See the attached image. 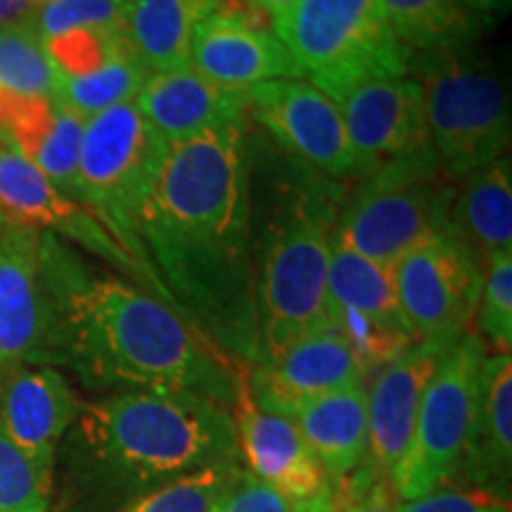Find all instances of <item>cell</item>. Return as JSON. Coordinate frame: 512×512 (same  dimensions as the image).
<instances>
[{"label": "cell", "mask_w": 512, "mask_h": 512, "mask_svg": "<svg viewBox=\"0 0 512 512\" xmlns=\"http://www.w3.org/2000/svg\"><path fill=\"white\" fill-rule=\"evenodd\" d=\"M245 121L166 145L140 214L171 309L235 366L261 363Z\"/></svg>", "instance_id": "cell-1"}, {"label": "cell", "mask_w": 512, "mask_h": 512, "mask_svg": "<svg viewBox=\"0 0 512 512\" xmlns=\"http://www.w3.org/2000/svg\"><path fill=\"white\" fill-rule=\"evenodd\" d=\"M53 320L36 366L93 392H192L233 411L240 368L136 283L95 273L60 238L50 252Z\"/></svg>", "instance_id": "cell-2"}, {"label": "cell", "mask_w": 512, "mask_h": 512, "mask_svg": "<svg viewBox=\"0 0 512 512\" xmlns=\"http://www.w3.org/2000/svg\"><path fill=\"white\" fill-rule=\"evenodd\" d=\"M233 411L192 392H117L83 403L64 434V512H117L204 467L238 460Z\"/></svg>", "instance_id": "cell-3"}, {"label": "cell", "mask_w": 512, "mask_h": 512, "mask_svg": "<svg viewBox=\"0 0 512 512\" xmlns=\"http://www.w3.org/2000/svg\"><path fill=\"white\" fill-rule=\"evenodd\" d=\"M280 183L254 242L261 363L332 325L328 268L342 190L304 164Z\"/></svg>", "instance_id": "cell-4"}, {"label": "cell", "mask_w": 512, "mask_h": 512, "mask_svg": "<svg viewBox=\"0 0 512 512\" xmlns=\"http://www.w3.org/2000/svg\"><path fill=\"white\" fill-rule=\"evenodd\" d=\"M427 133L448 178L496 162L510 143V93L503 72L475 46L411 53Z\"/></svg>", "instance_id": "cell-5"}, {"label": "cell", "mask_w": 512, "mask_h": 512, "mask_svg": "<svg viewBox=\"0 0 512 512\" xmlns=\"http://www.w3.org/2000/svg\"><path fill=\"white\" fill-rule=\"evenodd\" d=\"M451 181L432 147L382 162L339 209L337 242L392 268L420 242L451 233Z\"/></svg>", "instance_id": "cell-6"}, {"label": "cell", "mask_w": 512, "mask_h": 512, "mask_svg": "<svg viewBox=\"0 0 512 512\" xmlns=\"http://www.w3.org/2000/svg\"><path fill=\"white\" fill-rule=\"evenodd\" d=\"M273 31L304 79L332 100L363 81L408 74L411 53L396 41L377 0H297Z\"/></svg>", "instance_id": "cell-7"}, {"label": "cell", "mask_w": 512, "mask_h": 512, "mask_svg": "<svg viewBox=\"0 0 512 512\" xmlns=\"http://www.w3.org/2000/svg\"><path fill=\"white\" fill-rule=\"evenodd\" d=\"M166 145L136 105L126 102L83 121L79 147V204L159 287L140 242V214Z\"/></svg>", "instance_id": "cell-8"}, {"label": "cell", "mask_w": 512, "mask_h": 512, "mask_svg": "<svg viewBox=\"0 0 512 512\" xmlns=\"http://www.w3.org/2000/svg\"><path fill=\"white\" fill-rule=\"evenodd\" d=\"M484 356L482 339L467 332L439 358L422 394L411 444L389 475L399 501H413L451 482L475 415Z\"/></svg>", "instance_id": "cell-9"}, {"label": "cell", "mask_w": 512, "mask_h": 512, "mask_svg": "<svg viewBox=\"0 0 512 512\" xmlns=\"http://www.w3.org/2000/svg\"><path fill=\"white\" fill-rule=\"evenodd\" d=\"M396 294L418 342L451 349L475 316L484 266L456 235L420 242L392 266Z\"/></svg>", "instance_id": "cell-10"}, {"label": "cell", "mask_w": 512, "mask_h": 512, "mask_svg": "<svg viewBox=\"0 0 512 512\" xmlns=\"http://www.w3.org/2000/svg\"><path fill=\"white\" fill-rule=\"evenodd\" d=\"M245 117L264 128L287 157L330 181H358L368 174L337 102L306 79H278L249 88Z\"/></svg>", "instance_id": "cell-11"}, {"label": "cell", "mask_w": 512, "mask_h": 512, "mask_svg": "<svg viewBox=\"0 0 512 512\" xmlns=\"http://www.w3.org/2000/svg\"><path fill=\"white\" fill-rule=\"evenodd\" d=\"M0 219H5V226L43 230L55 238L76 242L169 304L162 287L114 242L91 211L57 190L3 138H0Z\"/></svg>", "instance_id": "cell-12"}, {"label": "cell", "mask_w": 512, "mask_h": 512, "mask_svg": "<svg viewBox=\"0 0 512 512\" xmlns=\"http://www.w3.org/2000/svg\"><path fill=\"white\" fill-rule=\"evenodd\" d=\"M55 235L0 230V389L12 373L36 366L53 320L50 252Z\"/></svg>", "instance_id": "cell-13"}, {"label": "cell", "mask_w": 512, "mask_h": 512, "mask_svg": "<svg viewBox=\"0 0 512 512\" xmlns=\"http://www.w3.org/2000/svg\"><path fill=\"white\" fill-rule=\"evenodd\" d=\"M233 420L240 460L249 475L294 503H311L330 494V477L297 425L285 415L268 413L254 403L247 389L245 366L240 368Z\"/></svg>", "instance_id": "cell-14"}, {"label": "cell", "mask_w": 512, "mask_h": 512, "mask_svg": "<svg viewBox=\"0 0 512 512\" xmlns=\"http://www.w3.org/2000/svg\"><path fill=\"white\" fill-rule=\"evenodd\" d=\"M335 102L351 145L368 171L432 147L420 88L411 76L363 81Z\"/></svg>", "instance_id": "cell-15"}, {"label": "cell", "mask_w": 512, "mask_h": 512, "mask_svg": "<svg viewBox=\"0 0 512 512\" xmlns=\"http://www.w3.org/2000/svg\"><path fill=\"white\" fill-rule=\"evenodd\" d=\"M245 375L256 406L285 418L306 401L366 382L347 339L332 325L299 339L271 361L245 366Z\"/></svg>", "instance_id": "cell-16"}, {"label": "cell", "mask_w": 512, "mask_h": 512, "mask_svg": "<svg viewBox=\"0 0 512 512\" xmlns=\"http://www.w3.org/2000/svg\"><path fill=\"white\" fill-rule=\"evenodd\" d=\"M81 411L83 401L53 366L19 368L0 389V427L53 482L57 451Z\"/></svg>", "instance_id": "cell-17"}, {"label": "cell", "mask_w": 512, "mask_h": 512, "mask_svg": "<svg viewBox=\"0 0 512 512\" xmlns=\"http://www.w3.org/2000/svg\"><path fill=\"white\" fill-rule=\"evenodd\" d=\"M446 351L434 344L415 342L370 377V387H366L368 446L363 460L370 472L384 479L394 472L411 444L422 394Z\"/></svg>", "instance_id": "cell-18"}, {"label": "cell", "mask_w": 512, "mask_h": 512, "mask_svg": "<svg viewBox=\"0 0 512 512\" xmlns=\"http://www.w3.org/2000/svg\"><path fill=\"white\" fill-rule=\"evenodd\" d=\"M512 482V358L484 356L475 415L451 482L510 501Z\"/></svg>", "instance_id": "cell-19"}, {"label": "cell", "mask_w": 512, "mask_h": 512, "mask_svg": "<svg viewBox=\"0 0 512 512\" xmlns=\"http://www.w3.org/2000/svg\"><path fill=\"white\" fill-rule=\"evenodd\" d=\"M81 133L83 119L55 95L0 93V138L74 202H79Z\"/></svg>", "instance_id": "cell-20"}, {"label": "cell", "mask_w": 512, "mask_h": 512, "mask_svg": "<svg viewBox=\"0 0 512 512\" xmlns=\"http://www.w3.org/2000/svg\"><path fill=\"white\" fill-rule=\"evenodd\" d=\"M133 105L166 143L247 119L245 91L209 81L192 62L147 76Z\"/></svg>", "instance_id": "cell-21"}, {"label": "cell", "mask_w": 512, "mask_h": 512, "mask_svg": "<svg viewBox=\"0 0 512 512\" xmlns=\"http://www.w3.org/2000/svg\"><path fill=\"white\" fill-rule=\"evenodd\" d=\"M190 62L209 81L230 91H249L278 79H304L302 69L273 31L209 15L197 27Z\"/></svg>", "instance_id": "cell-22"}, {"label": "cell", "mask_w": 512, "mask_h": 512, "mask_svg": "<svg viewBox=\"0 0 512 512\" xmlns=\"http://www.w3.org/2000/svg\"><path fill=\"white\" fill-rule=\"evenodd\" d=\"M332 486L349 479L366 460V382L302 403L290 415Z\"/></svg>", "instance_id": "cell-23"}, {"label": "cell", "mask_w": 512, "mask_h": 512, "mask_svg": "<svg viewBox=\"0 0 512 512\" xmlns=\"http://www.w3.org/2000/svg\"><path fill=\"white\" fill-rule=\"evenodd\" d=\"M453 188L448 226L479 264L512 252V169L510 159L479 166Z\"/></svg>", "instance_id": "cell-24"}, {"label": "cell", "mask_w": 512, "mask_h": 512, "mask_svg": "<svg viewBox=\"0 0 512 512\" xmlns=\"http://www.w3.org/2000/svg\"><path fill=\"white\" fill-rule=\"evenodd\" d=\"M214 0H126L124 38L150 74L190 62L192 36Z\"/></svg>", "instance_id": "cell-25"}, {"label": "cell", "mask_w": 512, "mask_h": 512, "mask_svg": "<svg viewBox=\"0 0 512 512\" xmlns=\"http://www.w3.org/2000/svg\"><path fill=\"white\" fill-rule=\"evenodd\" d=\"M328 299L332 304L347 306L358 316L370 318L384 325V328L399 332V335L415 339L411 323L403 316L399 304L392 268L375 264L366 256L356 254L354 249L337 242V238L330 254Z\"/></svg>", "instance_id": "cell-26"}, {"label": "cell", "mask_w": 512, "mask_h": 512, "mask_svg": "<svg viewBox=\"0 0 512 512\" xmlns=\"http://www.w3.org/2000/svg\"><path fill=\"white\" fill-rule=\"evenodd\" d=\"M389 29L408 53L475 46L489 22L460 0H377Z\"/></svg>", "instance_id": "cell-27"}, {"label": "cell", "mask_w": 512, "mask_h": 512, "mask_svg": "<svg viewBox=\"0 0 512 512\" xmlns=\"http://www.w3.org/2000/svg\"><path fill=\"white\" fill-rule=\"evenodd\" d=\"M147 76L150 72L143 67V62L133 55V50H128V53L119 55L117 60L88 76H79V79H60L57 76L53 95L67 110H72L76 117L86 121L95 114L136 100Z\"/></svg>", "instance_id": "cell-28"}, {"label": "cell", "mask_w": 512, "mask_h": 512, "mask_svg": "<svg viewBox=\"0 0 512 512\" xmlns=\"http://www.w3.org/2000/svg\"><path fill=\"white\" fill-rule=\"evenodd\" d=\"M242 472L245 465L240 458L204 467L124 505L117 512H216L223 498L240 482Z\"/></svg>", "instance_id": "cell-29"}, {"label": "cell", "mask_w": 512, "mask_h": 512, "mask_svg": "<svg viewBox=\"0 0 512 512\" xmlns=\"http://www.w3.org/2000/svg\"><path fill=\"white\" fill-rule=\"evenodd\" d=\"M57 72L29 24L0 27V93L53 95Z\"/></svg>", "instance_id": "cell-30"}, {"label": "cell", "mask_w": 512, "mask_h": 512, "mask_svg": "<svg viewBox=\"0 0 512 512\" xmlns=\"http://www.w3.org/2000/svg\"><path fill=\"white\" fill-rule=\"evenodd\" d=\"M60 79H79L128 53L124 29H74L43 41Z\"/></svg>", "instance_id": "cell-31"}, {"label": "cell", "mask_w": 512, "mask_h": 512, "mask_svg": "<svg viewBox=\"0 0 512 512\" xmlns=\"http://www.w3.org/2000/svg\"><path fill=\"white\" fill-rule=\"evenodd\" d=\"M472 320L477 323V337L496 354H510L512 349V252L491 256L484 264L482 290Z\"/></svg>", "instance_id": "cell-32"}, {"label": "cell", "mask_w": 512, "mask_h": 512, "mask_svg": "<svg viewBox=\"0 0 512 512\" xmlns=\"http://www.w3.org/2000/svg\"><path fill=\"white\" fill-rule=\"evenodd\" d=\"M55 482L0 427V512H50Z\"/></svg>", "instance_id": "cell-33"}, {"label": "cell", "mask_w": 512, "mask_h": 512, "mask_svg": "<svg viewBox=\"0 0 512 512\" xmlns=\"http://www.w3.org/2000/svg\"><path fill=\"white\" fill-rule=\"evenodd\" d=\"M126 0H46L36 10L31 27L41 41L74 29H121Z\"/></svg>", "instance_id": "cell-34"}, {"label": "cell", "mask_w": 512, "mask_h": 512, "mask_svg": "<svg viewBox=\"0 0 512 512\" xmlns=\"http://www.w3.org/2000/svg\"><path fill=\"white\" fill-rule=\"evenodd\" d=\"M399 512H512V508L505 498L456 484H441L413 501H399Z\"/></svg>", "instance_id": "cell-35"}, {"label": "cell", "mask_w": 512, "mask_h": 512, "mask_svg": "<svg viewBox=\"0 0 512 512\" xmlns=\"http://www.w3.org/2000/svg\"><path fill=\"white\" fill-rule=\"evenodd\" d=\"M342 505V512H399V498L394 496L389 479L370 472L366 465L344 482L332 486Z\"/></svg>", "instance_id": "cell-36"}, {"label": "cell", "mask_w": 512, "mask_h": 512, "mask_svg": "<svg viewBox=\"0 0 512 512\" xmlns=\"http://www.w3.org/2000/svg\"><path fill=\"white\" fill-rule=\"evenodd\" d=\"M306 508L309 503L290 501L245 470L240 482L223 498L216 512H306Z\"/></svg>", "instance_id": "cell-37"}, {"label": "cell", "mask_w": 512, "mask_h": 512, "mask_svg": "<svg viewBox=\"0 0 512 512\" xmlns=\"http://www.w3.org/2000/svg\"><path fill=\"white\" fill-rule=\"evenodd\" d=\"M211 15L245 24L249 29L273 31V19L266 15V10L256 0H214Z\"/></svg>", "instance_id": "cell-38"}, {"label": "cell", "mask_w": 512, "mask_h": 512, "mask_svg": "<svg viewBox=\"0 0 512 512\" xmlns=\"http://www.w3.org/2000/svg\"><path fill=\"white\" fill-rule=\"evenodd\" d=\"M46 0H0V27L29 24Z\"/></svg>", "instance_id": "cell-39"}, {"label": "cell", "mask_w": 512, "mask_h": 512, "mask_svg": "<svg viewBox=\"0 0 512 512\" xmlns=\"http://www.w3.org/2000/svg\"><path fill=\"white\" fill-rule=\"evenodd\" d=\"M460 3H463L472 15L486 19L489 24H494V19L510 10V0H460Z\"/></svg>", "instance_id": "cell-40"}, {"label": "cell", "mask_w": 512, "mask_h": 512, "mask_svg": "<svg viewBox=\"0 0 512 512\" xmlns=\"http://www.w3.org/2000/svg\"><path fill=\"white\" fill-rule=\"evenodd\" d=\"M256 3H259L261 8L266 10V15L271 17V19H273V24H275V22H278L280 17L285 15L287 10L292 8L294 3H297V0H256Z\"/></svg>", "instance_id": "cell-41"}, {"label": "cell", "mask_w": 512, "mask_h": 512, "mask_svg": "<svg viewBox=\"0 0 512 512\" xmlns=\"http://www.w3.org/2000/svg\"><path fill=\"white\" fill-rule=\"evenodd\" d=\"M306 512H342V505H339V498L335 494V489H332L328 496H323V498H318V501L309 503Z\"/></svg>", "instance_id": "cell-42"}]
</instances>
